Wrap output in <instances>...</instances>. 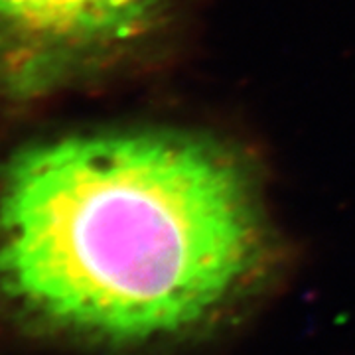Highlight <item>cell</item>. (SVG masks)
Instances as JSON below:
<instances>
[{"instance_id": "6da1fadb", "label": "cell", "mask_w": 355, "mask_h": 355, "mask_svg": "<svg viewBox=\"0 0 355 355\" xmlns=\"http://www.w3.org/2000/svg\"><path fill=\"white\" fill-rule=\"evenodd\" d=\"M263 253L253 178L203 137L73 135L0 166V300L50 330L107 343L196 330Z\"/></svg>"}, {"instance_id": "7a4b0ae2", "label": "cell", "mask_w": 355, "mask_h": 355, "mask_svg": "<svg viewBox=\"0 0 355 355\" xmlns=\"http://www.w3.org/2000/svg\"><path fill=\"white\" fill-rule=\"evenodd\" d=\"M166 0H0V95L32 103L154 32Z\"/></svg>"}]
</instances>
